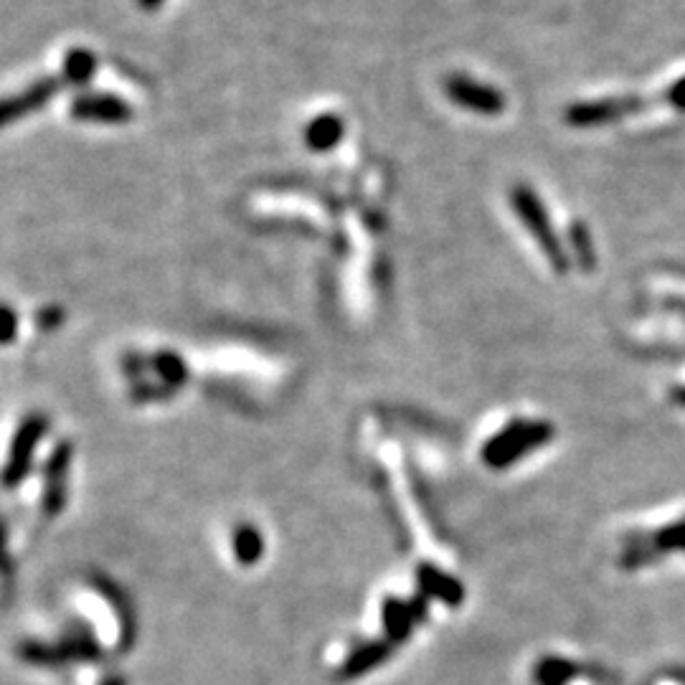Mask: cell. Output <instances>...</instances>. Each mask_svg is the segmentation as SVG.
Here are the masks:
<instances>
[{
    "label": "cell",
    "mask_w": 685,
    "mask_h": 685,
    "mask_svg": "<svg viewBox=\"0 0 685 685\" xmlns=\"http://www.w3.org/2000/svg\"><path fill=\"white\" fill-rule=\"evenodd\" d=\"M510 201H513V209H516L523 226H526V229L531 231V236H536V242L541 244L543 254H546V259L551 262V267L559 274H564L566 269H569V259H566L564 247H561L559 236L551 229V221H548L546 209H543V203L538 201L536 193L528 186H518L510 193Z\"/></svg>",
    "instance_id": "1"
},
{
    "label": "cell",
    "mask_w": 685,
    "mask_h": 685,
    "mask_svg": "<svg viewBox=\"0 0 685 685\" xmlns=\"http://www.w3.org/2000/svg\"><path fill=\"white\" fill-rule=\"evenodd\" d=\"M444 94L462 110L475 112V115L495 117L505 110V97L500 89L465 77V74H452L444 79Z\"/></svg>",
    "instance_id": "2"
},
{
    "label": "cell",
    "mask_w": 685,
    "mask_h": 685,
    "mask_svg": "<svg viewBox=\"0 0 685 685\" xmlns=\"http://www.w3.org/2000/svg\"><path fill=\"white\" fill-rule=\"evenodd\" d=\"M642 99H597V102H581L566 112V120L576 127H592V125H607V122L622 120L625 115L640 110Z\"/></svg>",
    "instance_id": "3"
},
{
    "label": "cell",
    "mask_w": 685,
    "mask_h": 685,
    "mask_svg": "<svg viewBox=\"0 0 685 685\" xmlns=\"http://www.w3.org/2000/svg\"><path fill=\"white\" fill-rule=\"evenodd\" d=\"M340 135H343L340 120H335V117H323V120L315 122L313 130H310V143L318 150H328L338 143Z\"/></svg>",
    "instance_id": "4"
},
{
    "label": "cell",
    "mask_w": 685,
    "mask_h": 685,
    "mask_svg": "<svg viewBox=\"0 0 685 685\" xmlns=\"http://www.w3.org/2000/svg\"><path fill=\"white\" fill-rule=\"evenodd\" d=\"M571 239H574V249H576V259L584 269H589L594 264V252H592V242H589V234L584 226H574L571 229Z\"/></svg>",
    "instance_id": "5"
},
{
    "label": "cell",
    "mask_w": 685,
    "mask_h": 685,
    "mask_svg": "<svg viewBox=\"0 0 685 685\" xmlns=\"http://www.w3.org/2000/svg\"><path fill=\"white\" fill-rule=\"evenodd\" d=\"M663 99L668 102L670 107H678V110H685V77L680 82H675L673 87L665 89Z\"/></svg>",
    "instance_id": "6"
}]
</instances>
